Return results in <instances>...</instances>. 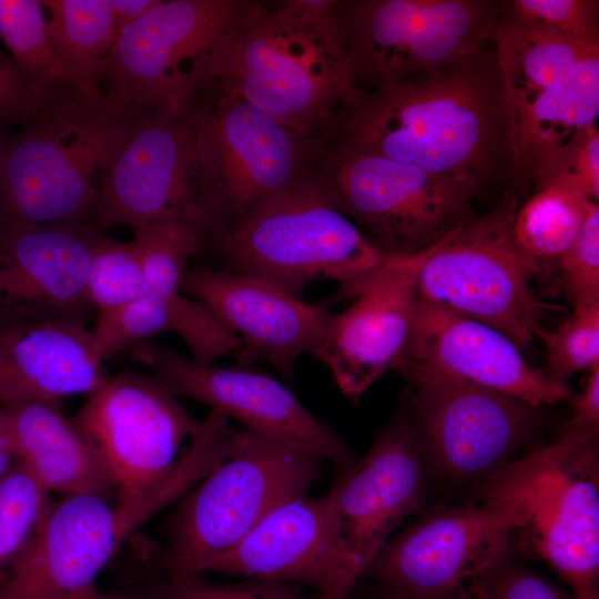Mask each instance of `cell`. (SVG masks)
I'll use <instances>...</instances> for the list:
<instances>
[{
    "instance_id": "45",
    "label": "cell",
    "mask_w": 599,
    "mask_h": 599,
    "mask_svg": "<svg viewBox=\"0 0 599 599\" xmlns=\"http://www.w3.org/2000/svg\"><path fill=\"white\" fill-rule=\"evenodd\" d=\"M91 599H135L126 596H120V595H112V593H101L98 592L94 597Z\"/></svg>"
},
{
    "instance_id": "20",
    "label": "cell",
    "mask_w": 599,
    "mask_h": 599,
    "mask_svg": "<svg viewBox=\"0 0 599 599\" xmlns=\"http://www.w3.org/2000/svg\"><path fill=\"white\" fill-rule=\"evenodd\" d=\"M181 292L202 304L244 345L291 378L297 358L323 339L333 315L282 288L235 271H186Z\"/></svg>"
},
{
    "instance_id": "19",
    "label": "cell",
    "mask_w": 599,
    "mask_h": 599,
    "mask_svg": "<svg viewBox=\"0 0 599 599\" xmlns=\"http://www.w3.org/2000/svg\"><path fill=\"white\" fill-rule=\"evenodd\" d=\"M415 276L414 255L388 256L380 268L342 287L356 300L333 315L312 354L345 396L358 398L404 356L416 301Z\"/></svg>"
},
{
    "instance_id": "16",
    "label": "cell",
    "mask_w": 599,
    "mask_h": 599,
    "mask_svg": "<svg viewBox=\"0 0 599 599\" xmlns=\"http://www.w3.org/2000/svg\"><path fill=\"white\" fill-rule=\"evenodd\" d=\"M92 216L103 229L180 217L209 230L196 179L191 106L142 114L105 173Z\"/></svg>"
},
{
    "instance_id": "17",
    "label": "cell",
    "mask_w": 599,
    "mask_h": 599,
    "mask_svg": "<svg viewBox=\"0 0 599 599\" xmlns=\"http://www.w3.org/2000/svg\"><path fill=\"white\" fill-rule=\"evenodd\" d=\"M514 540L506 515L476 500L435 511L388 540L365 575L395 599H457L507 558Z\"/></svg>"
},
{
    "instance_id": "8",
    "label": "cell",
    "mask_w": 599,
    "mask_h": 599,
    "mask_svg": "<svg viewBox=\"0 0 599 599\" xmlns=\"http://www.w3.org/2000/svg\"><path fill=\"white\" fill-rule=\"evenodd\" d=\"M192 103L200 197L211 234L241 222L309 171L322 140L309 139L235 93Z\"/></svg>"
},
{
    "instance_id": "32",
    "label": "cell",
    "mask_w": 599,
    "mask_h": 599,
    "mask_svg": "<svg viewBox=\"0 0 599 599\" xmlns=\"http://www.w3.org/2000/svg\"><path fill=\"white\" fill-rule=\"evenodd\" d=\"M85 298L98 313L131 303L150 287L132 242L123 243L100 236L85 278Z\"/></svg>"
},
{
    "instance_id": "22",
    "label": "cell",
    "mask_w": 599,
    "mask_h": 599,
    "mask_svg": "<svg viewBox=\"0 0 599 599\" xmlns=\"http://www.w3.org/2000/svg\"><path fill=\"white\" fill-rule=\"evenodd\" d=\"M404 356L536 408L569 397L566 382L532 368L498 329L416 295Z\"/></svg>"
},
{
    "instance_id": "4",
    "label": "cell",
    "mask_w": 599,
    "mask_h": 599,
    "mask_svg": "<svg viewBox=\"0 0 599 599\" xmlns=\"http://www.w3.org/2000/svg\"><path fill=\"white\" fill-rule=\"evenodd\" d=\"M597 437L564 429L481 480L476 495L506 515L514 536L557 571L573 599H599Z\"/></svg>"
},
{
    "instance_id": "18",
    "label": "cell",
    "mask_w": 599,
    "mask_h": 599,
    "mask_svg": "<svg viewBox=\"0 0 599 599\" xmlns=\"http://www.w3.org/2000/svg\"><path fill=\"white\" fill-rule=\"evenodd\" d=\"M132 356L175 396L203 403L246 429L298 444L332 461L341 473L354 463L338 436L283 384L265 374L202 364L148 342L133 346Z\"/></svg>"
},
{
    "instance_id": "46",
    "label": "cell",
    "mask_w": 599,
    "mask_h": 599,
    "mask_svg": "<svg viewBox=\"0 0 599 599\" xmlns=\"http://www.w3.org/2000/svg\"><path fill=\"white\" fill-rule=\"evenodd\" d=\"M392 599H395V598H392Z\"/></svg>"
},
{
    "instance_id": "31",
    "label": "cell",
    "mask_w": 599,
    "mask_h": 599,
    "mask_svg": "<svg viewBox=\"0 0 599 599\" xmlns=\"http://www.w3.org/2000/svg\"><path fill=\"white\" fill-rule=\"evenodd\" d=\"M134 245L150 292L174 296L190 258L203 244L205 231L197 224L180 219L163 217L132 229Z\"/></svg>"
},
{
    "instance_id": "13",
    "label": "cell",
    "mask_w": 599,
    "mask_h": 599,
    "mask_svg": "<svg viewBox=\"0 0 599 599\" xmlns=\"http://www.w3.org/2000/svg\"><path fill=\"white\" fill-rule=\"evenodd\" d=\"M410 419L427 468L457 484L484 480L512 460L534 427L524 402L403 356Z\"/></svg>"
},
{
    "instance_id": "39",
    "label": "cell",
    "mask_w": 599,
    "mask_h": 599,
    "mask_svg": "<svg viewBox=\"0 0 599 599\" xmlns=\"http://www.w3.org/2000/svg\"><path fill=\"white\" fill-rule=\"evenodd\" d=\"M457 599H573L547 579L528 568L507 561L498 562L467 583Z\"/></svg>"
},
{
    "instance_id": "24",
    "label": "cell",
    "mask_w": 599,
    "mask_h": 599,
    "mask_svg": "<svg viewBox=\"0 0 599 599\" xmlns=\"http://www.w3.org/2000/svg\"><path fill=\"white\" fill-rule=\"evenodd\" d=\"M205 572L304 585L322 599L334 573L325 496L304 495L275 508L233 548L203 565L197 575Z\"/></svg>"
},
{
    "instance_id": "36",
    "label": "cell",
    "mask_w": 599,
    "mask_h": 599,
    "mask_svg": "<svg viewBox=\"0 0 599 599\" xmlns=\"http://www.w3.org/2000/svg\"><path fill=\"white\" fill-rule=\"evenodd\" d=\"M508 13L548 27L585 47H599V1L510 0Z\"/></svg>"
},
{
    "instance_id": "9",
    "label": "cell",
    "mask_w": 599,
    "mask_h": 599,
    "mask_svg": "<svg viewBox=\"0 0 599 599\" xmlns=\"http://www.w3.org/2000/svg\"><path fill=\"white\" fill-rule=\"evenodd\" d=\"M326 155L317 172L337 207L386 256L427 250L477 216L486 196L473 180L384 156L334 148Z\"/></svg>"
},
{
    "instance_id": "40",
    "label": "cell",
    "mask_w": 599,
    "mask_h": 599,
    "mask_svg": "<svg viewBox=\"0 0 599 599\" xmlns=\"http://www.w3.org/2000/svg\"><path fill=\"white\" fill-rule=\"evenodd\" d=\"M47 101L11 55L0 51V120L4 125H27Z\"/></svg>"
},
{
    "instance_id": "42",
    "label": "cell",
    "mask_w": 599,
    "mask_h": 599,
    "mask_svg": "<svg viewBox=\"0 0 599 599\" xmlns=\"http://www.w3.org/2000/svg\"><path fill=\"white\" fill-rule=\"evenodd\" d=\"M159 0H109L116 37L149 12Z\"/></svg>"
},
{
    "instance_id": "44",
    "label": "cell",
    "mask_w": 599,
    "mask_h": 599,
    "mask_svg": "<svg viewBox=\"0 0 599 599\" xmlns=\"http://www.w3.org/2000/svg\"><path fill=\"white\" fill-rule=\"evenodd\" d=\"M4 128H6L4 123L0 120V166H1L2 158H3L4 149L9 139L4 134Z\"/></svg>"
},
{
    "instance_id": "37",
    "label": "cell",
    "mask_w": 599,
    "mask_h": 599,
    "mask_svg": "<svg viewBox=\"0 0 599 599\" xmlns=\"http://www.w3.org/2000/svg\"><path fill=\"white\" fill-rule=\"evenodd\" d=\"M562 291L576 306L599 301V206L592 202L576 238L557 260Z\"/></svg>"
},
{
    "instance_id": "21",
    "label": "cell",
    "mask_w": 599,
    "mask_h": 599,
    "mask_svg": "<svg viewBox=\"0 0 599 599\" xmlns=\"http://www.w3.org/2000/svg\"><path fill=\"white\" fill-rule=\"evenodd\" d=\"M99 237L85 224L0 223V319L13 326L81 317Z\"/></svg>"
},
{
    "instance_id": "2",
    "label": "cell",
    "mask_w": 599,
    "mask_h": 599,
    "mask_svg": "<svg viewBox=\"0 0 599 599\" xmlns=\"http://www.w3.org/2000/svg\"><path fill=\"white\" fill-rule=\"evenodd\" d=\"M342 1H241L194 73L303 135L323 138L356 88Z\"/></svg>"
},
{
    "instance_id": "38",
    "label": "cell",
    "mask_w": 599,
    "mask_h": 599,
    "mask_svg": "<svg viewBox=\"0 0 599 599\" xmlns=\"http://www.w3.org/2000/svg\"><path fill=\"white\" fill-rule=\"evenodd\" d=\"M151 599H304L296 585L264 579L217 585L196 573H166Z\"/></svg>"
},
{
    "instance_id": "5",
    "label": "cell",
    "mask_w": 599,
    "mask_h": 599,
    "mask_svg": "<svg viewBox=\"0 0 599 599\" xmlns=\"http://www.w3.org/2000/svg\"><path fill=\"white\" fill-rule=\"evenodd\" d=\"M212 235L231 271L264 280L298 298L312 282L334 280L344 286L388 258L337 207L313 169L241 222Z\"/></svg>"
},
{
    "instance_id": "41",
    "label": "cell",
    "mask_w": 599,
    "mask_h": 599,
    "mask_svg": "<svg viewBox=\"0 0 599 599\" xmlns=\"http://www.w3.org/2000/svg\"><path fill=\"white\" fill-rule=\"evenodd\" d=\"M599 427V367L588 373L581 393L572 404V415L564 429L598 432Z\"/></svg>"
},
{
    "instance_id": "28",
    "label": "cell",
    "mask_w": 599,
    "mask_h": 599,
    "mask_svg": "<svg viewBox=\"0 0 599 599\" xmlns=\"http://www.w3.org/2000/svg\"><path fill=\"white\" fill-rule=\"evenodd\" d=\"M51 49L81 94H102V80L116 40L109 0H43Z\"/></svg>"
},
{
    "instance_id": "27",
    "label": "cell",
    "mask_w": 599,
    "mask_h": 599,
    "mask_svg": "<svg viewBox=\"0 0 599 599\" xmlns=\"http://www.w3.org/2000/svg\"><path fill=\"white\" fill-rule=\"evenodd\" d=\"M92 332L93 349L104 363L118 352L148 338L173 332L180 335L192 358L213 364L235 345L234 336L199 302L183 295L155 293L98 313Z\"/></svg>"
},
{
    "instance_id": "3",
    "label": "cell",
    "mask_w": 599,
    "mask_h": 599,
    "mask_svg": "<svg viewBox=\"0 0 599 599\" xmlns=\"http://www.w3.org/2000/svg\"><path fill=\"white\" fill-rule=\"evenodd\" d=\"M70 87L8 139L0 223L75 225L93 214L100 184L142 114Z\"/></svg>"
},
{
    "instance_id": "14",
    "label": "cell",
    "mask_w": 599,
    "mask_h": 599,
    "mask_svg": "<svg viewBox=\"0 0 599 599\" xmlns=\"http://www.w3.org/2000/svg\"><path fill=\"white\" fill-rule=\"evenodd\" d=\"M238 0H159L124 29L106 61L102 94L119 106L183 111L194 72L231 21Z\"/></svg>"
},
{
    "instance_id": "33",
    "label": "cell",
    "mask_w": 599,
    "mask_h": 599,
    "mask_svg": "<svg viewBox=\"0 0 599 599\" xmlns=\"http://www.w3.org/2000/svg\"><path fill=\"white\" fill-rule=\"evenodd\" d=\"M547 351V374L565 382L599 367V301L573 306V313L555 329L536 331Z\"/></svg>"
},
{
    "instance_id": "25",
    "label": "cell",
    "mask_w": 599,
    "mask_h": 599,
    "mask_svg": "<svg viewBox=\"0 0 599 599\" xmlns=\"http://www.w3.org/2000/svg\"><path fill=\"white\" fill-rule=\"evenodd\" d=\"M17 463L47 491L63 496L115 493L98 453L58 403L0 404Z\"/></svg>"
},
{
    "instance_id": "29",
    "label": "cell",
    "mask_w": 599,
    "mask_h": 599,
    "mask_svg": "<svg viewBox=\"0 0 599 599\" xmlns=\"http://www.w3.org/2000/svg\"><path fill=\"white\" fill-rule=\"evenodd\" d=\"M585 194L546 186L531 193L517 209L514 235L536 262L558 260L579 233L590 204Z\"/></svg>"
},
{
    "instance_id": "30",
    "label": "cell",
    "mask_w": 599,
    "mask_h": 599,
    "mask_svg": "<svg viewBox=\"0 0 599 599\" xmlns=\"http://www.w3.org/2000/svg\"><path fill=\"white\" fill-rule=\"evenodd\" d=\"M44 13L38 0H0V40L26 77L49 99L73 85L51 49Z\"/></svg>"
},
{
    "instance_id": "15",
    "label": "cell",
    "mask_w": 599,
    "mask_h": 599,
    "mask_svg": "<svg viewBox=\"0 0 599 599\" xmlns=\"http://www.w3.org/2000/svg\"><path fill=\"white\" fill-rule=\"evenodd\" d=\"M156 376L121 373L79 409L73 423L101 458L118 499H133L172 474L196 420Z\"/></svg>"
},
{
    "instance_id": "12",
    "label": "cell",
    "mask_w": 599,
    "mask_h": 599,
    "mask_svg": "<svg viewBox=\"0 0 599 599\" xmlns=\"http://www.w3.org/2000/svg\"><path fill=\"white\" fill-rule=\"evenodd\" d=\"M427 465L410 418L396 414L324 495L334 573L322 599H346L392 532L423 506Z\"/></svg>"
},
{
    "instance_id": "43",
    "label": "cell",
    "mask_w": 599,
    "mask_h": 599,
    "mask_svg": "<svg viewBox=\"0 0 599 599\" xmlns=\"http://www.w3.org/2000/svg\"><path fill=\"white\" fill-rule=\"evenodd\" d=\"M16 463L14 450L0 409V483L9 474Z\"/></svg>"
},
{
    "instance_id": "7",
    "label": "cell",
    "mask_w": 599,
    "mask_h": 599,
    "mask_svg": "<svg viewBox=\"0 0 599 599\" xmlns=\"http://www.w3.org/2000/svg\"><path fill=\"white\" fill-rule=\"evenodd\" d=\"M517 209V195L506 190L487 213L414 254L415 288L420 300L498 329L524 352L555 307L532 290L539 263L515 238Z\"/></svg>"
},
{
    "instance_id": "26",
    "label": "cell",
    "mask_w": 599,
    "mask_h": 599,
    "mask_svg": "<svg viewBox=\"0 0 599 599\" xmlns=\"http://www.w3.org/2000/svg\"><path fill=\"white\" fill-rule=\"evenodd\" d=\"M599 113V49L587 53L571 74L509 125L514 169L511 191L525 200L547 158Z\"/></svg>"
},
{
    "instance_id": "1",
    "label": "cell",
    "mask_w": 599,
    "mask_h": 599,
    "mask_svg": "<svg viewBox=\"0 0 599 599\" xmlns=\"http://www.w3.org/2000/svg\"><path fill=\"white\" fill-rule=\"evenodd\" d=\"M327 135L334 149L473 180L485 195L511 190L509 118L494 42L435 70L356 89Z\"/></svg>"
},
{
    "instance_id": "35",
    "label": "cell",
    "mask_w": 599,
    "mask_h": 599,
    "mask_svg": "<svg viewBox=\"0 0 599 599\" xmlns=\"http://www.w3.org/2000/svg\"><path fill=\"white\" fill-rule=\"evenodd\" d=\"M557 186L599 199V131L591 124L559 145L537 171L531 193Z\"/></svg>"
},
{
    "instance_id": "34",
    "label": "cell",
    "mask_w": 599,
    "mask_h": 599,
    "mask_svg": "<svg viewBox=\"0 0 599 599\" xmlns=\"http://www.w3.org/2000/svg\"><path fill=\"white\" fill-rule=\"evenodd\" d=\"M48 504V493L16 463L0 483V575L23 550Z\"/></svg>"
},
{
    "instance_id": "6",
    "label": "cell",
    "mask_w": 599,
    "mask_h": 599,
    "mask_svg": "<svg viewBox=\"0 0 599 599\" xmlns=\"http://www.w3.org/2000/svg\"><path fill=\"white\" fill-rule=\"evenodd\" d=\"M323 459L284 439L235 430L230 455L176 507L160 561L165 573H199L281 505L304 496Z\"/></svg>"
},
{
    "instance_id": "11",
    "label": "cell",
    "mask_w": 599,
    "mask_h": 599,
    "mask_svg": "<svg viewBox=\"0 0 599 599\" xmlns=\"http://www.w3.org/2000/svg\"><path fill=\"white\" fill-rule=\"evenodd\" d=\"M341 10L356 89L435 70L495 41L506 1L354 0Z\"/></svg>"
},
{
    "instance_id": "23",
    "label": "cell",
    "mask_w": 599,
    "mask_h": 599,
    "mask_svg": "<svg viewBox=\"0 0 599 599\" xmlns=\"http://www.w3.org/2000/svg\"><path fill=\"white\" fill-rule=\"evenodd\" d=\"M108 379L81 317L8 326L0 334V404L58 403L90 395Z\"/></svg>"
},
{
    "instance_id": "10",
    "label": "cell",
    "mask_w": 599,
    "mask_h": 599,
    "mask_svg": "<svg viewBox=\"0 0 599 599\" xmlns=\"http://www.w3.org/2000/svg\"><path fill=\"white\" fill-rule=\"evenodd\" d=\"M183 494L171 477L149 494L118 499L82 494L49 502L0 583V599H91L123 542Z\"/></svg>"
}]
</instances>
